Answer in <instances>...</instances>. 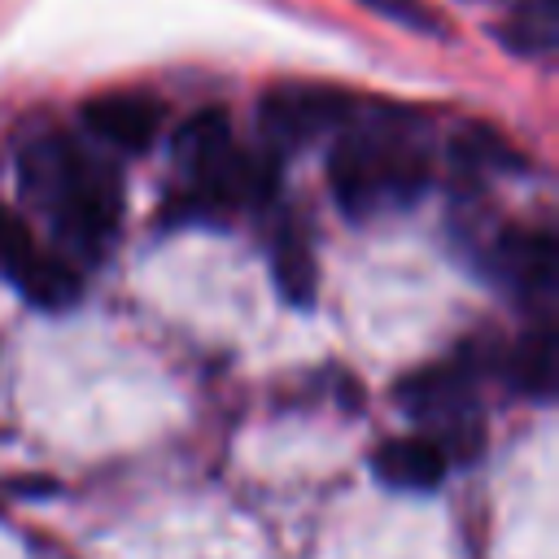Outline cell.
<instances>
[{"label": "cell", "mask_w": 559, "mask_h": 559, "mask_svg": "<svg viewBox=\"0 0 559 559\" xmlns=\"http://www.w3.org/2000/svg\"><path fill=\"white\" fill-rule=\"evenodd\" d=\"M559 35V9L555 0H524L498 22V39L520 57H546Z\"/></svg>", "instance_id": "cell-12"}, {"label": "cell", "mask_w": 559, "mask_h": 559, "mask_svg": "<svg viewBox=\"0 0 559 559\" xmlns=\"http://www.w3.org/2000/svg\"><path fill=\"white\" fill-rule=\"evenodd\" d=\"M0 275H9L22 288V297L35 301L39 310H66L83 293L74 262L52 249H39L31 227L4 205H0Z\"/></svg>", "instance_id": "cell-7"}, {"label": "cell", "mask_w": 559, "mask_h": 559, "mask_svg": "<svg viewBox=\"0 0 559 559\" xmlns=\"http://www.w3.org/2000/svg\"><path fill=\"white\" fill-rule=\"evenodd\" d=\"M175 170L179 188L166 201L175 218L231 214L275 192V153L240 148L223 109H201L175 131Z\"/></svg>", "instance_id": "cell-3"}, {"label": "cell", "mask_w": 559, "mask_h": 559, "mask_svg": "<svg viewBox=\"0 0 559 559\" xmlns=\"http://www.w3.org/2000/svg\"><path fill=\"white\" fill-rule=\"evenodd\" d=\"M271 275H275V293L288 306H314L319 297V266H314V249L310 236L297 218H280L271 231Z\"/></svg>", "instance_id": "cell-10"}, {"label": "cell", "mask_w": 559, "mask_h": 559, "mask_svg": "<svg viewBox=\"0 0 559 559\" xmlns=\"http://www.w3.org/2000/svg\"><path fill=\"white\" fill-rule=\"evenodd\" d=\"M480 367H485V354L463 345L445 362L419 367L397 384L402 406L437 432L432 441L445 450V459L450 454L472 459L480 445V419H476V371Z\"/></svg>", "instance_id": "cell-4"}, {"label": "cell", "mask_w": 559, "mask_h": 559, "mask_svg": "<svg viewBox=\"0 0 559 559\" xmlns=\"http://www.w3.org/2000/svg\"><path fill=\"white\" fill-rule=\"evenodd\" d=\"M507 371H511V384L524 397L550 402V393H555V328H550V314H537V323L511 345Z\"/></svg>", "instance_id": "cell-11"}, {"label": "cell", "mask_w": 559, "mask_h": 559, "mask_svg": "<svg viewBox=\"0 0 559 559\" xmlns=\"http://www.w3.org/2000/svg\"><path fill=\"white\" fill-rule=\"evenodd\" d=\"M354 4L371 9V13L384 17V22L406 26V31H415V35H432V39H445V35H450L445 17H441L428 0H354Z\"/></svg>", "instance_id": "cell-13"}, {"label": "cell", "mask_w": 559, "mask_h": 559, "mask_svg": "<svg viewBox=\"0 0 559 559\" xmlns=\"http://www.w3.org/2000/svg\"><path fill=\"white\" fill-rule=\"evenodd\" d=\"M166 122V105L148 92H105L83 105V127L92 140L118 153H144Z\"/></svg>", "instance_id": "cell-8"}, {"label": "cell", "mask_w": 559, "mask_h": 559, "mask_svg": "<svg viewBox=\"0 0 559 559\" xmlns=\"http://www.w3.org/2000/svg\"><path fill=\"white\" fill-rule=\"evenodd\" d=\"M480 271L511 284L524 301H537L542 310H550L555 297V231L550 227H480L472 236Z\"/></svg>", "instance_id": "cell-6"}, {"label": "cell", "mask_w": 559, "mask_h": 559, "mask_svg": "<svg viewBox=\"0 0 559 559\" xmlns=\"http://www.w3.org/2000/svg\"><path fill=\"white\" fill-rule=\"evenodd\" d=\"M445 450L432 437H389L371 450V472L380 485L402 493H424L445 480Z\"/></svg>", "instance_id": "cell-9"}, {"label": "cell", "mask_w": 559, "mask_h": 559, "mask_svg": "<svg viewBox=\"0 0 559 559\" xmlns=\"http://www.w3.org/2000/svg\"><path fill=\"white\" fill-rule=\"evenodd\" d=\"M432 179V157L419 122L397 109L354 114L332 144L328 183L349 218H371L411 205Z\"/></svg>", "instance_id": "cell-2"}, {"label": "cell", "mask_w": 559, "mask_h": 559, "mask_svg": "<svg viewBox=\"0 0 559 559\" xmlns=\"http://www.w3.org/2000/svg\"><path fill=\"white\" fill-rule=\"evenodd\" d=\"M358 96L341 92V87H323V83H280L262 96L258 105V127L266 140V153H293L306 148L310 140L341 131L354 114H358Z\"/></svg>", "instance_id": "cell-5"}, {"label": "cell", "mask_w": 559, "mask_h": 559, "mask_svg": "<svg viewBox=\"0 0 559 559\" xmlns=\"http://www.w3.org/2000/svg\"><path fill=\"white\" fill-rule=\"evenodd\" d=\"M17 183L70 253L109 249L122 223V179L105 157L61 131H39L17 153Z\"/></svg>", "instance_id": "cell-1"}]
</instances>
